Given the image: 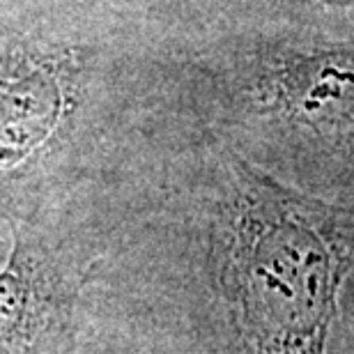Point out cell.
I'll use <instances>...</instances> for the list:
<instances>
[{
  "mask_svg": "<svg viewBox=\"0 0 354 354\" xmlns=\"http://www.w3.org/2000/svg\"><path fill=\"white\" fill-rule=\"evenodd\" d=\"M221 281L253 354H327L350 246L329 205L232 159Z\"/></svg>",
  "mask_w": 354,
  "mask_h": 354,
  "instance_id": "6da1fadb",
  "label": "cell"
},
{
  "mask_svg": "<svg viewBox=\"0 0 354 354\" xmlns=\"http://www.w3.org/2000/svg\"><path fill=\"white\" fill-rule=\"evenodd\" d=\"M79 65L58 46L19 44L0 53V171L41 150L72 109Z\"/></svg>",
  "mask_w": 354,
  "mask_h": 354,
  "instance_id": "7a4b0ae2",
  "label": "cell"
},
{
  "mask_svg": "<svg viewBox=\"0 0 354 354\" xmlns=\"http://www.w3.org/2000/svg\"><path fill=\"white\" fill-rule=\"evenodd\" d=\"M258 90L297 124L354 138V51L286 53L267 62Z\"/></svg>",
  "mask_w": 354,
  "mask_h": 354,
  "instance_id": "3957f363",
  "label": "cell"
},
{
  "mask_svg": "<svg viewBox=\"0 0 354 354\" xmlns=\"http://www.w3.org/2000/svg\"><path fill=\"white\" fill-rule=\"evenodd\" d=\"M51 315V295L37 246L14 232L0 269V354H28Z\"/></svg>",
  "mask_w": 354,
  "mask_h": 354,
  "instance_id": "277c9868",
  "label": "cell"
},
{
  "mask_svg": "<svg viewBox=\"0 0 354 354\" xmlns=\"http://www.w3.org/2000/svg\"><path fill=\"white\" fill-rule=\"evenodd\" d=\"M320 3H329V5H354V0H320Z\"/></svg>",
  "mask_w": 354,
  "mask_h": 354,
  "instance_id": "5b68a950",
  "label": "cell"
}]
</instances>
